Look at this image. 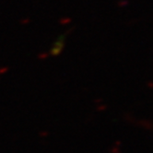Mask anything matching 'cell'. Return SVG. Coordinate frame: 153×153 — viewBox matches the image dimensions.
<instances>
[{
  "label": "cell",
  "instance_id": "obj_1",
  "mask_svg": "<svg viewBox=\"0 0 153 153\" xmlns=\"http://www.w3.org/2000/svg\"><path fill=\"white\" fill-rule=\"evenodd\" d=\"M64 38H65V36L62 35L59 37V39L56 42H54V45H53L52 51H51V53L53 54V56H57V54H59L60 52L62 51V48L64 46V42H65Z\"/></svg>",
  "mask_w": 153,
  "mask_h": 153
}]
</instances>
